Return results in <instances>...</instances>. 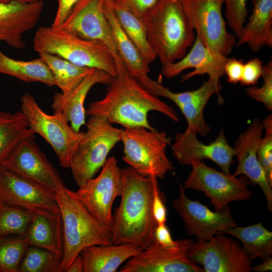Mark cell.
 Wrapping results in <instances>:
<instances>
[{"label":"cell","instance_id":"7dc6e473","mask_svg":"<svg viewBox=\"0 0 272 272\" xmlns=\"http://www.w3.org/2000/svg\"><path fill=\"white\" fill-rule=\"evenodd\" d=\"M255 271L264 272V271H272V258L270 257L263 261V262L259 265L252 267Z\"/></svg>","mask_w":272,"mask_h":272},{"label":"cell","instance_id":"52a82bcc","mask_svg":"<svg viewBox=\"0 0 272 272\" xmlns=\"http://www.w3.org/2000/svg\"><path fill=\"white\" fill-rule=\"evenodd\" d=\"M121 142L123 160L139 174L162 179L173 169L166 153L170 139L165 131L144 127L124 128Z\"/></svg>","mask_w":272,"mask_h":272},{"label":"cell","instance_id":"ee69618b","mask_svg":"<svg viewBox=\"0 0 272 272\" xmlns=\"http://www.w3.org/2000/svg\"><path fill=\"white\" fill-rule=\"evenodd\" d=\"M57 9L52 26L60 27L70 12L80 0H57Z\"/></svg>","mask_w":272,"mask_h":272},{"label":"cell","instance_id":"8d00e7d4","mask_svg":"<svg viewBox=\"0 0 272 272\" xmlns=\"http://www.w3.org/2000/svg\"><path fill=\"white\" fill-rule=\"evenodd\" d=\"M248 0H223L225 4V15L226 23L237 39L246 22Z\"/></svg>","mask_w":272,"mask_h":272},{"label":"cell","instance_id":"5bb4252c","mask_svg":"<svg viewBox=\"0 0 272 272\" xmlns=\"http://www.w3.org/2000/svg\"><path fill=\"white\" fill-rule=\"evenodd\" d=\"M34 138L32 135L23 139L1 166L58 192L65 187V184Z\"/></svg>","mask_w":272,"mask_h":272},{"label":"cell","instance_id":"cb8c5ba5","mask_svg":"<svg viewBox=\"0 0 272 272\" xmlns=\"http://www.w3.org/2000/svg\"><path fill=\"white\" fill-rule=\"evenodd\" d=\"M143 250L137 245L124 243L92 245L81 252L84 272H115L125 261Z\"/></svg>","mask_w":272,"mask_h":272},{"label":"cell","instance_id":"f6af8a7d","mask_svg":"<svg viewBox=\"0 0 272 272\" xmlns=\"http://www.w3.org/2000/svg\"><path fill=\"white\" fill-rule=\"evenodd\" d=\"M154 237L156 242L164 247H171L177 243V240L172 239L166 223L157 225L154 232Z\"/></svg>","mask_w":272,"mask_h":272},{"label":"cell","instance_id":"30bf717a","mask_svg":"<svg viewBox=\"0 0 272 272\" xmlns=\"http://www.w3.org/2000/svg\"><path fill=\"white\" fill-rule=\"evenodd\" d=\"M196 35L211 52L227 56L237 38L227 29L222 13L223 0H181Z\"/></svg>","mask_w":272,"mask_h":272},{"label":"cell","instance_id":"7c38bea8","mask_svg":"<svg viewBox=\"0 0 272 272\" xmlns=\"http://www.w3.org/2000/svg\"><path fill=\"white\" fill-rule=\"evenodd\" d=\"M189 258L202 266L205 272H249L251 260L239 243L218 233L205 241L194 242Z\"/></svg>","mask_w":272,"mask_h":272},{"label":"cell","instance_id":"b9f144b4","mask_svg":"<svg viewBox=\"0 0 272 272\" xmlns=\"http://www.w3.org/2000/svg\"><path fill=\"white\" fill-rule=\"evenodd\" d=\"M165 202V197L160 190L157 179L154 184L153 213L157 225L166 223L167 221V209Z\"/></svg>","mask_w":272,"mask_h":272},{"label":"cell","instance_id":"f546056e","mask_svg":"<svg viewBox=\"0 0 272 272\" xmlns=\"http://www.w3.org/2000/svg\"><path fill=\"white\" fill-rule=\"evenodd\" d=\"M139 83L152 94L172 101L179 108L199 98L207 96L211 97L215 94L218 95L219 103L222 104L224 101L220 93L222 88L220 81L211 79H208L196 90L179 93L172 92L168 88L163 86L160 82L153 80L150 77Z\"/></svg>","mask_w":272,"mask_h":272},{"label":"cell","instance_id":"44dd1931","mask_svg":"<svg viewBox=\"0 0 272 272\" xmlns=\"http://www.w3.org/2000/svg\"><path fill=\"white\" fill-rule=\"evenodd\" d=\"M228 59L227 56L211 52L196 36L189 51L179 60L162 65L161 73L164 77L171 79L185 70L194 69L182 76L181 82L205 74L208 75L209 79L220 81V78L225 75V66Z\"/></svg>","mask_w":272,"mask_h":272},{"label":"cell","instance_id":"4316f807","mask_svg":"<svg viewBox=\"0 0 272 272\" xmlns=\"http://www.w3.org/2000/svg\"><path fill=\"white\" fill-rule=\"evenodd\" d=\"M221 233L230 234L240 241L244 252L251 261L256 258L263 261L272 255V232L261 222L246 227L236 226Z\"/></svg>","mask_w":272,"mask_h":272},{"label":"cell","instance_id":"60d3db41","mask_svg":"<svg viewBox=\"0 0 272 272\" xmlns=\"http://www.w3.org/2000/svg\"><path fill=\"white\" fill-rule=\"evenodd\" d=\"M157 0H109L116 6L133 14L142 19Z\"/></svg>","mask_w":272,"mask_h":272},{"label":"cell","instance_id":"ba28073f","mask_svg":"<svg viewBox=\"0 0 272 272\" xmlns=\"http://www.w3.org/2000/svg\"><path fill=\"white\" fill-rule=\"evenodd\" d=\"M20 100L21 110L25 115L29 127L34 134L40 135L51 146L60 166L70 168L84 132L74 130L61 113H46L29 93H25Z\"/></svg>","mask_w":272,"mask_h":272},{"label":"cell","instance_id":"681fc988","mask_svg":"<svg viewBox=\"0 0 272 272\" xmlns=\"http://www.w3.org/2000/svg\"><path fill=\"white\" fill-rule=\"evenodd\" d=\"M41 1L42 0H0V3H8L12 2H19L23 3H33Z\"/></svg>","mask_w":272,"mask_h":272},{"label":"cell","instance_id":"603a6c76","mask_svg":"<svg viewBox=\"0 0 272 272\" xmlns=\"http://www.w3.org/2000/svg\"><path fill=\"white\" fill-rule=\"evenodd\" d=\"M253 9L241 30L236 45L246 44L257 52L265 46L272 47V0H252Z\"/></svg>","mask_w":272,"mask_h":272},{"label":"cell","instance_id":"6da1fadb","mask_svg":"<svg viewBox=\"0 0 272 272\" xmlns=\"http://www.w3.org/2000/svg\"><path fill=\"white\" fill-rule=\"evenodd\" d=\"M104 97L90 103L86 114L104 116L112 123L124 128L144 127L155 130L148 120L149 113L157 111L175 122L179 117L175 110L148 91L123 65L107 84Z\"/></svg>","mask_w":272,"mask_h":272},{"label":"cell","instance_id":"9a60e30c","mask_svg":"<svg viewBox=\"0 0 272 272\" xmlns=\"http://www.w3.org/2000/svg\"><path fill=\"white\" fill-rule=\"evenodd\" d=\"M105 0H80L60 28L80 37L100 42L113 55L117 67L124 64L117 52L112 32L104 12Z\"/></svg>","mask_w":272,"mask_h":272},{"label":"cell","instance_id":"1f68e13d","mask_svg":"<svg viewBox=\"0 0 272 272\" xmlns=\"http://www.w3.org/2000/svg\"><path fill=\"white\" fill-rule=\"evenodd\" d=\"M110 3L123 31L145 61L149 64L153 62L157 56L149 44L143 21L130 12Z\"/></svg>","mask_w":272,"mask_h":272},{"label":"cell","instance_id":"7bdbcfd3","mask_svg":"<svg viewBox=\"0 0 272 272\" xmlns=\"http://www.w3.org/2000/svg\"><path fill=\"white\" fill-rule=\"evenodd\" d=\"M244 62L235 57L228 58L225 66L227 82L233 84L240 82L242 76Z\"/></svg>","mask_w":272,"mask_h":272},{"label":"cell","instance_id":"8992f818","mask_svg":"<svg viewBox=\"0 0 272 272\" xmlns=\"http://www.w3.org/2000/svg\"><path fill=\"white\" fill-rule=\"evenodd\" d=\"M87 127L70 167L79 187L102 168L111 150L121 141L123 130L114 127L105 116L98 115L90 116Z\"/></svg>","mask_w":272,"mask_h":272},{"label":"cell","instance_id":"74e56055","mask_svg":"<svg viewBox=\"0 0 272 272\" xmlns=\"http://www.w3.org/2000/svg\"><path fill=\"white\" fill-rule=\"evenodd\" d=\"M261 77L263 83L260 87L250 86L245 89V93L251 99L263 104L268 111L272 110V60L263 65Z\"/></svg>","mask_w":272,"mask_h":272},{"label":"cell","instance_id":"d6986e66","mask_svg":"<svg viewBox=\"0 0 272 272\" xmlns=\"http://www.w3.org/2000/svg\"><path fill=\"white\" fill-rule=\"evenodd\" d=\"M263 128L261 121L254 118L245 131L240 134L234 144L238 165L233 175H243L258 185L262 190L267 208L272 211V186L270 185L260 166L257 156L258 145Z\"/></svg>","mask_w":272,"mask_h":272},{"label":"cell","instance_id":"277c9868","mask_svg":"<svg viewBox=\"0 0 272 272\" xmlns=\"http://www.w3.org/2000/svg\"><path fill=\"white\" fill-rule=\"evenodd\" d=\"M62 218L63 253L61 267L65 271L85 247L113 245L110 229L89 213L76 192L66 187L55 193Z\"/></svg>","mask_w":272,"mask_h":272},{"label":"cell","instance_id":"9c48e42d","mask_svg":"<svg viewBox=\"0 0 272 272\" xmlns=\"http://www.w3.org/2000/svg\"><path fill=\"white\" fill-rule=\"evenodd\" d=\"M192 170L184 181V188L202 192L210 199L215 211H221L235 201L250 199L252 192L248 185L252 183L246 176L238 178L216 170L201 162L191 164Z\"/></svg>","mask_w":272,"mask_h":272},{"label":"cell","instance_id":"ab89813d","mask_svg":"<svg viewBox=\"0 0 272 272\" xmlns=\"http://www.w3.org/2000/svg\"><path fill=\"white\" fill-rule=\"evenodd\" d=\"M262 72V62L258 57L250 59L244 63L240 84L247 86L256 85Z\"/></svg>","mask_w":272,"mask_h":272},{"label":"cell","instance_id":"e0dca14e","mask_svg":"<svg viewBox=\"0 0 272 272\" xmlns=\"http://www.w3.org/2000/svg\"><path fill=\"white\" fill-rule=\"evenodd\" d=\"M173 206L181 218L186 234L194 236L198 241L208 240L237 226L229 206L221 211H213L198 200L189 199L181 184L179 196L173 200Z\"/></svg>","mask_w":272,"mask_h":272},{"label":"cell","instance_id":"ffe728a7","mask_svg":"<svg viewBox=\"0 0 272 272\" xmlns=\"http://www.w3.org/2000/svg\"><path fill=\"white\" fill-rule=\"evenodd\" d=\"M43 7L42 1L33 3H0V42L16 49L25 48L23 35L35 27Z\"/></svg>","mask_w":272,"mask_h":272},{"label":"cell","instance_id":"5b68a950","mask_svg":"<svg viewBox=\"0 0 272 272\" xmlns=\"http://www.w3.org/2000/svg\"><path fill=\"white\" fill-rule=\"evenodd\" d=\"M33 48L38 53L56 55L77 65L103 71L112 77L117 74L114 58L106 45L60 27H40L34 37Z\"/></svg>","mask_w":272,"mask_h":272},{"label":"cell","instance_id":"d4e9b609","mask_svg":"<svg viewBox=\"0 0 272 272\" xmlns=\"http://www.w3.org/2000/svg\"><path fill=\"white\" fill-rule=\"evenodd\" d=\"M24 237L29 246L46 249L62 258L63 230L60 213L50 215L33 214Z\"/></svg>","mask_w":272,"mask_h":272},{"label":"cell","instance_id":"836d02e7","mask_svg":"<svg viewBox=\"0 0 272 272\" xmlns=\"http://www.w3.org/2000/svg\"><path fill=\"white\" fill-rule=\"evenodd\" d=\"M61 261V257L50 251L29 246L19 271L63 272Z\"/></svg>","mask_w":272,"mask_h":272},{"label":"cell","instance_id":"d6a6232c","mask_svg":"<svg viewBox=\"0 0 272 272\" xmlns=\"http://www.w3.org/2000/svg\"><path fill=\"white\" fill-rule=\"evenodd\" d=\"M33 215L24 209L0 202V241L12 234L25 237Z\"/></svg>","mask_w":272,"mask_h":272},{"label":"cell","instance_id":"83f0119b","mask_svg":"<svg viewBox=\"0 0 272 272\" xmlns=\"http://www.w3.org/2000/svg\"><path fill=\"white\" fill-rule=\"evenodd\" d=\"M0 73L26 82H40L49 87L55 85L50 70L40 57L28 61L16 60L0 50Z\"/></svg>","mask_w":272,"mask_h":272},{"label":"cell","instance_id":"4dcf8cb0","mask_svg":"<svg viewBox=\"0 0 272 272\" xmlns=\"http://www.w3.org/2000/svg\"><path fill=\"white\" fill-rule=\"evenodd\" d=\"M50 70L54 85L65 94L96 69L77 65L56 55L38 53Z\"/></svg>","mask_w":272,"mask_h":272},{"label":"cell","instance_id":"f35d334b","mask_svg":"<svg viewBox=\"0 0 272 272\" xmlns=\"http://www.w3.org/2000/svg\"><path fill=\"white\" fill-rule=\"evenodd\" d=\"M257 156L266 179L272 186V132H265L264 135L260 139Z\"/></svg>","mask_w":272,"mask_h":272},{"label":"cell","instance_id":"2e32d148","mask_svg":"<svg viewBox=\"0 0 272 272\" xmlns=\"http://www.w3.org/2000/svg\"><path fill=\"white\" fill-rule=\"evenodd\" d=\"M194 242L190 239L178 240L171 247H164L156 242L128 259L120 271L203 272L202 267L188 257Z\"/></svg>","mask_w":272,"mask_h":272},{"label":"cell","instance_id":"3957f363","mask_svg":"<svg viewBox=\"0 0 272 272\" xmlns=\"http://www.w3.org/2000/svg\"><path fill=\"white\" fill-rule=\"evenodd\" d=\"M149 44L162 65L181 59L195 40L181 0H157L142 19Z\"/></svg>","mask_w":272,"mask_h":272},{"label":"cell","instance_id":"8fae6325","mask_svg":"<svg viewBox=\"0 0 272 272\" xmlns=\"http://www.w3.org/2000/svg\"><path fill=\"white\" fill-rule=\"evenodd\" d=\"M122 191L121 169L117 159H107L100 174L79 187L76 194L89 213L101 224L110 229L115 199Z\"/></svg>","mask_w":272,"mask_h":272},{"label":"cell","instance_id":"7402d4cb","mask_svg":"<svg viewBox=\"0 0 272 272\" xmlns=\"http://www.w3.org/2000/svg\"><path fill=\"white\" fill-rule=\"evenodd\" d=\"M112 77L103 71L94 70L68 93H55L51 105L52 109L54 111L61 113L73 128L80 131L81 127L86 123L84 102L88 92L97 84L107 85Z\"/></svg>","mask_w":272,"mask_h":272},{"label":"cell","instance_id":"4fadbf2b","mask_svg":"<svg viewBox=\"0 0 272 272\" xmlns=\"http://www.w3.org/2000/svg\"><path fill=\"white\" fill-rule=\"evenodd\" d=\"M0 202L33 214L60 213L55 192L0 166Z\"/></svg>","mask_w":272,"mask_h":272},{"label":"cell","instance_id":"f1b7e54d","mask_svg":"<svg viewBox=\"0 0 272 272\" xmlns=\"http://www.w3.org/2000/svg\"><path fill=\"white\" fill-rule=\"evenodd\" d=\"M34 135L20 110L11 113L0 111V166L25 138Z\"/></svg>","mask_w":272,"mask_h":272},{"label":"cell","instance_id":"484cf974","mask_svg":"<svg viewBox=\"0 0 272 272\" xmlns=\"http://www.w3.org/2000/svg\"><path fill=\"white\" fill-rule=\"evenodd\" d=\"M104 9L121 60L128 71L139 82L146 80L149 78L150 64L121 28L109 0H105Z\"/></svg>","mask_w":272,"mask_h":272},{"label":"cell","instance_id":"d590c367","mask_svg":"<svg viewBox=\"0 0 272 272\" xmlns=\"http://www.w3.org/2000/svg\"><path fill=\"white\" fill-rule=\"evenodd\" d=\"M210 97H205L184 104L180 110L185 118L187 128H189L202 137H206L211 131L210 126L203 117V109Z\"/></svg>","mask_w":272,"mask_h":272},{"label":"cell","instance_id":"bcb514c9","mask_svg":"<svg viewBox=\"0 0 272 272\" xmlns=\"http://www.w3.org/2000/svg\"><path fill=\"white\" fill-rule=\"evenodd\" d=\"M84 262L81 254L78 255L67 267L66 272H84Z\"/></svg>","mask_w":272,"mask_h":272},{"label":"cell","instance_id":"c3c4849f","mask_svg":"<svg viewBox=\"0 0 272 272\" xmlns=\"http://www.w3.org/2000/svg\"><path fill=\"white\" fill-rule=\"evenodd\" d=\"M265 132H272V115L270 114L261 121Z\"/></svg>","mask_w":272,"mask_h":272},{"label":"cell","instance_id":"e575fe53","mask_svg":"<svg viewBox=\"0 0 272 272\" xmlns=\"http://www.w3.org/2000/svg\"><path fill=\"white\" fill-rule=\"evenodd\" d=\"M29 244L24 237L0 241V271L18 272Z\"/></svg>","mask_w":272,"mask_h":272},{"label":"cell","instance_id":"7a4b0ae2","mask_svg":"<svg viewBox=\"0 0 272 272\" xmlns=\"http://www.w3.org/2000/svg\"><path fill=\"white\" fill-rule=\"evenodd\" d=\"M122 191L110 228L114 245L131 243L149 248L156 242L157 224L153 213L154 184L157 178L144 176L131 167L121 169Z\"/></svg>","mask_w":272,"mask_h":272},{"label":"cell","instance_id":"ac0fdd59","mask_svg":"<svg viewBox=\"0 0 272 272\" xmlns=\"http://www.w3.org/2000/svg\"><path fill=\"white\" fill-rule=\"evenodd\" d=\"M197 133L187 128L177 133L171 146L172 154L183 165H191L194 162L209 160L218 165L222 172L231 174L230 167L234 163L235 150L228 143L221 129L216 139L209 144L200 141Z\"/></svg>","mask_w":272,"mask_h":272}]
</instances>
